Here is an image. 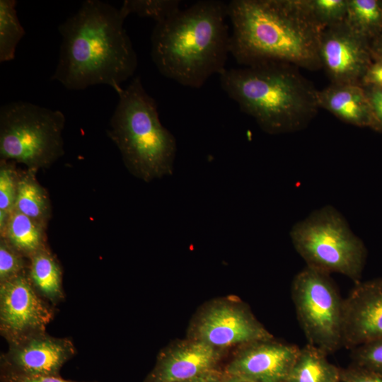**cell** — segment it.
Listing matches in <instances>:
<instances>
[{
  "label": "cell",
  "mask_w": 382,
  "mask_h": 382,
  "mask_svg": "<svg viewBox=\"0 0 382 382\" xmlns=\"http://www.w3.org/2000/svg\"><path fill=\"white\" fill-rule=\"evenodd\" d=\"M28 277L37 293L55 306L64 299L62 270L55 255L47 247L29 259Z\"/></svg>",
  "instance_id": "e0dca14e"
},
{
  "label": "cell",
  "mask_w": 382,
  "mask_h": 382,
  "mask_svg": "<svg viewBox=\"0 0 382 382\" xmlns=\"http://www.w3.org/2000/svg\"><path fill=\"white\" fill-rule=\"evenodd\" d=\"M369 42L382 35V0H348L344 21Z\"/></svg>",
  "instance_id": "44dd1931"
},
{
  "label": "cell",
  "mask_w": 382,
  "mask_h": 382,
  "mask_svg": "<svg viewBox=\"0 0 382 382\" xmlns=\"http://www.w3.org/2000/svg\"><path fill=\"white\" fill-rule=\"evenodd\" d=\"M219 76L226 94L270 134L306 128L319 108L318 90L292 65L267 62L226 68Z\"/></svg>",
  "instance_id": "277c9868"
},
{
  "label": "cell",
  "mask_w": 382,
  "mask_h": 382,
  "mask_svg": "<svg viewBox=\"0 0 382 382\" xmlns=\"http://www.w3.org/2000/svg\"><path fill=\"white\" fill-rule=\"evenodd\" d=\"M326 356L309 344L301 348L286 382H340V369Z\"/></svg>",
  "instance_id": "ffe728a7"
},
{
  "label": "cell",
  "mask_w": 382,
  "mask_h": 382,
  "mask_svg": "<svg viewBox=\"0 0 382 382\" xmlns=\"http://www.w3.org/2000/svg\"><path fill=\"white\" fill-rule=\"evenodd\" d=\"M120 8L99 0H86L59 27L62 44L51 79L80 91L107 85L117 93L132 76L138 60L124 28Z\"/></svg>",
  "instance_id": "6da1fadb"
},
{
  "label": "cell",
  "mask_w": 382,
  "mask_h": 382,
  "mask_svg": "<svg viewBox=\"0 0 382 382\" xmlns=\"http://www.w3.org/2000/svg\"><path fill=\"white\" fill-rule=\"evenodd\" d=\"M46 229V226L14 209L3 232L0 233V238L5 239L21 255L29 259L48 246Z\"/></svg>",
  "instance_id": "ac0fdd59"
},
{
  "label": "cell",
  "mask_w": 382,
  "mask_h": 382,
  "mask_svg": "<svg viewBox=\"0 0 382 382\" xmlns=\"http://www.w3.org/2000/svg\"><path fill=\"white\" fill-rule=\"evenodd\" d=\"M373 61H382V35L369 42Z\"/></svg>",
  "instance_id": "d6a6232c"
},
{
  "label": "cell",
  "mask_w": 382,
  "mask_h": 382,
  "mask_svg": "<svg viewBox=\"0 0 382 382\" xmlns=\"http://www.w3.org/2000/svg\"><path fill=\"white\" fill-rule=\"evenodd\" d=\"M29 260L0 238V283L8 281L28 269Z\"/></svg>",
  "instance_id": "484cf974"
},
{
  "label": "cell",
  "mask_w": 382,
  "mask_h": 382,
  "mask_svg": "<svg viewBox=\"0 0 382 382\" xmlns=\"http://www.w3.org/2000/svg\"><path fill=\"white\" fill-rule=\"evenodd\" d=\"M360 85L362 87L382 86V61H373L364 73Z\"/></svg>",
  "instance_id": "f546056e"
},
{
  "label": "cell",
  "mask_w": 382,
  "mask_h": 382,
  "mask_svg": "<svg viewBox=\"0 0 382 382\" xmlns=\"http://www.w3.org/2000/svg\"><path fill=\"white\" fill-rule=\"evenodd\" d=\"M290 237L306 266L360 282L366 248L335 207L325 205L313 211L293 225Z\"/></svg>",
  "instance_id": "8992f818"
},
{
  "label": "cell",
  "mask_w": 382,
  "mask_h": 382,
  "mask_svg": "<svg viewBox=\"0 0 382 382\" xmlns=\"http://www.w3.org/2000/svg\"><path fill=\"white\" fill-rule=\"evenodd\" d=\"M352 365L382 375V337L353 349Z\"/></svg>",
  "instance_id": "4316f807"
},
{
  "label": "cell",
  "mask_w": 382,
  "mask_h": 382,
  "mask_svg": "<svg viewBox=\"0 0 382 382\" xmlns=\"http://www.w3.org/2000/svg\"><path fill=\"white\" fill-rule=\"evenodd\" d=\"M300 3L321 31L345 21L348 0H300Z\"/></svg>",
  "instance_id": "603a6c76"
},
{
  "label": "cell",
  "mask_w": 382,
  "mask_h": 382,
  "mask_svg": "<svg viewBox=\"0 0 382 382\" xmlns=\"http://www.w3.org/2000/svg\"><path fill=\"white\" fill-rule=\"evenodd\" d=\"M117 94L107 134L127 170L147 183L172 175L176 140L161 124L157 103L146 91L141 78H134Z\"/></svg>",
  "instance_id": "5b68a950"
},
{
  "label": "cell",
  "mask_w": 382,
  "mask_h": 382,
  "mask_svg": "<svg viewBox=\"0 0 382 382\" xmlns=\"http://www.w3.org/2000/svg\"><path fill=\"white\" fill-rule=\"evenodd\" d=\"M66 118L58 110L23 100L0 108V158L38 171L64 154Z\"/></svg>",
  "instance_id": "52a82bcc"
},
{
  "label": "cell",
  "mask_w": 382,
  "mask_h": 382,
  "mask_svg": "<svg viewBox=\"0 0 382 382\" xmlns=\"http://www.w3.org/2000/svg\"><path fill=\"white\" fill-rule=\"evenodd\" d=\"M292 299L308 344L327 355L343 346V300L330 274L306 266L294 277Z\"/></svg>",
  "instance_id": "ba28073f"
},
{
  "label": "cell",
  "mask_w": 382,
  "mask_h": 382,
  "mask_svg": "<svg viewBox=\"0 0 382 382\" xmlns=\"http://www.w3.org/2000/svg\"><path fill=\"white\" fill-rule=\"evenodd\" d=\"M76 354L71 340L46 331L8 344L0 357V374L18 376H60L64 364Z\"/></svg>",
  "instance_id": "30bf717a"
},
{
  "label": "cell",
  "mask_w": 382,
  "mask_h": 382,
  "mask_svg": "<svg viewBox=\"0 0 382 382\" xmlns=\"http://www.w3.org/2000/svg\"><path fill=\"white\" fill-rule=\"evenodd\" d=\"M16 0H0V62L15 58L18 44L25 31L18 18Z\"/></svg>",
  "instance_id": "7402d4cb"
},
{
  "label": "cell",
  "mask_w": 382,
  "mask_h": 382,
  "mask_svg": "<svg viewBox=\"0 0 382 382\" xmlns=\"http://www.w3.org/2000/svg\"><path fill=\"white\" fill-rule=\"evenodd\" d=\"M219 349L193 340L163 349L144 382H180L215 369Z\"/></svg>",
  "instance_id": "9a60e30c"
},
{
  "label": "cell",
  "mask_w": 382,
  "mask_h": 382,
  "mask_svg": "<svg viewBox=\"0 0 382 382\" xmlns=\"http://www.w3.org/2000/svg\"><path fill=\"white\" fill-rule=\"evenodd\" d=\"M369 100L371 122L370 128L382 133V86L363 87Z\"/></svg>",
  "instance_id": "83f0119b"
},
{
  "label": "cell",
  "mask_w": 382,
  "mask_h": 382,
  "mask_svg": "<svg viewBox=\"0 0 382 382\" xmlns=\"http://www.w3.org/2000/svg\"><path fill=\"white\" fill-rule=\"evenodd\" d=\"M230 54L243 66L274 62L311 71L321 69V30L300 0H232Z\"/></svg>",
  "instance_id": "7a4b0ae2"
},
{
  "label": "cell",
  "mask_w": 382,
  "mask_h": 382,
  "mask_svg": "<svg viewBox=\"0 0 382 382\" xmlns=\"http://www.w3.org/2000/svg\"><path fill=\"white\" fill-rule=\"evenodd\" d=\"M319 108H323L344 122L369 127L371 109L364 88L359 84L330 83L317 91Z\"/></svg>",
  "instance_id": "2e32d148"
},
{
  "label": "cell",
  "mask_w": 382,
  "mask_h": 382,
  "mask_svg": "<svg viewBox=\"0 0 382 382\" xmlns=\"http://www.w3.org/2000/svg\"><path fill=\"white\" fill-rule=\"evenodd\" d=\"M0 382H79L66 380L61 376H18L8 374H0Z\"/></svg>",
  "instance_id": "4dcf8cb0"
},
{
  "label": "cell",
  "mask_w": 382,
  "mask_h": 382,
  "mask_svg": "<svg viewBox=\"0 0 382 382\" xmlns=\"http://www.w3.org/2000/svg\"><path fill=\"white\" fill-rule=\"evenodd\" d=\"M340 382H382V375L351 365L340 369Z\"/></svg>",
  "instance_id": "f1b7e54d"
},
{
  "label": "cell",
  "mask_w": 382,
  "mask_h": 382,
  "mask_svg": "<svg viewBox=\"0 0 382 382\" xmlns=\"http://www.w3.org/2000/svg\"><path fill=\"white\" fill-rule=\"evenodd\" d=\"M192 339L221 349L272 339V335L243 305L219 302L196 320Z\"/></svg>",
  "instance_id": "8fae6325"
},
{
  "label": "cell",
  "mask_w": 382,
  "mask_h": 382,
  "mask_svg": "<svg viewBox=\"0 0 382 382\" xmlns=\"http://www.w3.org/2000/svg\"><path fill=\"white\" fill-rule=\"evenodd\" d=\"M37 171L19 170L14 209L47 227L52 217V205L47 191L38 182Z\"/></svg>",
  "instance_id": "d6986e66"
},
{
  "label": "cell",
  "mask_w": 382,
  "mask_h": 382,
  "mask_svg": "<svg viewBox=\"0 0 382 382\" xmlns=\"http://www.w3.org/2000/svg\"><path fill=\"white\" fill-rule=\"evenodd\" d=\"M54 314V306L35 290L28 270L0 283V333L8 344L46 331Z\"/></svg>",
  "instance_id": "9c48e42d"
},
{
  "label": "cell",
  "mask_w": 382,
  "mask_h": 382,
  "mask_svg": "<svg viewBox=\"0 0 382 382\" xmlns=\"http://www.w3.org/2000/svg\"><path fill=\"white\" fill-rule=\"evenodd\" d=\"M224 375L214 369L196 377L180 382H224Z\"/></svg>",
  "instance_id": "1f68e13d"
},
{
  "label": "cell",
  "mask_w": 382,
  "mask_h": 382,
  "mask_svg": "<svg viewBox=\"0 0 382 382\" xmlns=\"http://www.w3.org/2000/svg\"><path fill=\"white\" fill-rule=\"evenodd\" d=\"M224 382H255V381L248 379V378H245L243 377L230 376V375L226 374Z\"/></svg>",
  "instance_id": "836d02e7"
},
{
  "label": "cell",
  "mask_w": 382,
  "mask_h": 382,
  "mask_svg": "<svg viewBox=\"0 0 382 382\" xmlns=\"http://www.w3.org/2000/svg\"><path fill=\"white\" fill-rule=\"evenodd\" d=\"M318 52L321 68L331 83L360 85L373 62L369 42L354 33L345 22L320 32Z\"/></svg>",
  "instance_id": "7c38bea8"
},
{
  "label": "cell",
  "mask_w": 382,
  "mask_h": 382,
  "mask_svg": "<svg viewBox=\"0 0 382 382\" xmlns=\"http://www.w3.org/2000/svg\"><path fill=\"white\" fill-rule=\"evenodd\" d=\"M228 3L201 0L156 23L151 57L158 71L179 84L199 88L225 69L230 54Z\"/></svg>",
  "instance_id": "3957f363"
},
{
  "label": "cell",
  "mask_w": 382,
  "mask_h": 382,
  "mask_svg": "<svg viewBox=\"0 0 382 382\" xmlns=\"http://www.w3.org/2000/svg\"><path fill=\"white\" fill-rule=\"evenodd\" d=\"M19 170L16 163L0 161V217L7 219L14 210Z\"/></svg>",
  "instance_id": "d4e9b609"
},
{
  "label": "cell",
  "mask_w": 382,
  "mask_h": 382,
  "mask_svg": "<svg viewBox=\"0 0 382 382\" xmlns=\"http://www.w3.org/2000/svg\"><path fill=\"white\" fill-rule=\"evenodd\" d=\"M300 348L267 340L243 345L226 367V374L255 382H286Z\"/></svg>",
  "instance_id": "5bb4252c"
},
{
  "label": "cell",
  "mask_w": 382,
  "mask_h": 382,
  "mask_svg": "<svg viewBox=\"0 0 382 382\" xmlns=\"http://www.w3.org/2000/svg\"><path fill=\"white\" fill-rule=\"evenodd\" d=\"M343 346L354 349L382 337V277L356 283L343 300Z\"/></svg>",
  "instance_id": "4fadbf2b"
},
{
  "label": "cell",
  "mask_w": 382,
  "mask_h": 382,
  "mask_svg": "<svg viewBox=\"0 0 382 382\" xmlns=\"http://www.w3.org/2000/svg\"><path fill=\"white\" fill-rule=\"evenodd\" d=\"M178 0H126L120 8L127 18L132 13L161 22L180 9Z\"/></svg>",
  "instance_id": "cb8c5ba5"
}]
</instances>
